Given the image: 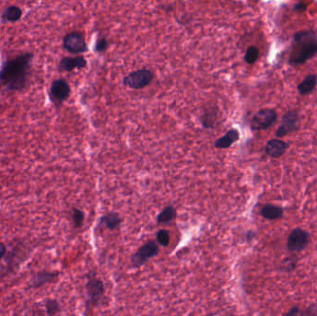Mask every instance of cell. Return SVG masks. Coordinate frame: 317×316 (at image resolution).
Listing matches in <instances>:
<instances>
[{"label":"cell","mask_w":317,"mask_h":316,"mask_svg":"<svg viewBox=\"0 0 317 316\" xmlns=\"http://www.w3.org/2000/svg\"><path fill=\"white\" fill-rule=\"evenodd\" d=\"M34 55L24 53L4 62L0 70V85L8 90H22L28 82Z\"/></svg>","instance_id":"6da1fadb"},{"label":"cell","mask_w":317,"mask_h":316,"mask_svg":"<svg viewBox=\"0 0 317 316\" xmlns=\"http://www.w3.org/2000/svg\"><path fill=\"white\" fill-rule=\"evenodd\" d=\"M317 54V34L311 30L295 33L288 62L291 65L305 63Z\"/></svg>","instance_id":"7a4b0ae2"},{"label":"cell","mask_w":317,"mask_h":316,"mask_svg":"<svg viewBox=\"0 0 317 316\" xmlns=\"http://www.w3.org/2000/svg\"><path fill=\"white\" fill-rule=\"evenodd\" d=\"M153 73L147 69H140L126 75L124 84L132 89H142L151 83Z\"/></svg>","instance_id":"3957f363"},{"label":"cell","mask_w":317,"mask_h":316,"mask_svg":"<svg viewBox=\"0 0 317 316\" xmlns=\"http://www.w3.org/2000/svg\"><path fill=\"white\" fill-rule=\"evenodd\" d=\"M278 120L276 110L272 108H263L259 110L251 120L250 127L252 130H265L275 124Z\"/></svg>","instance_id":"277c9868"},{"label":"cell","mask_w":317,"mask_h":316,"mask_svg":"<svg viewBox=\"0 0 317 316\" xmlns=\"http://www.w3.org/2000/svg\"><path fill=\"white\" fill-rule=\"evenodd\" d=\"M309 234L302 228H296L290 233L286 247L290 252H300L309 244Z\"/></svg>","instance_id":"5b68a950"},{"label":"cell","mask_w":317,"mask_h":316,"mask_svg":"<svg viewBox=\"0 0 317 316\" xmlns=\"http://www.w3.org/2000/svg\"><path fill=\"white\" fill-rule=\"evenodd\" d=\"M158 253H159V247L157 243L154 241H148L147 244L143 245L135 254L133 255L131 259L132 264L135 267H140L143 264H145L149 259L158 255Z\"/></svg>","instance_id":"8992f818"},{"label":"cell","mask_w":317,"mask_h":316,"mask_svg":"<svg viewBox=\"0 0 317 316\" xmlns=\"http://www.w3.org/2000/svg\"><path fill=\"white\" fill-rule=\"evenodd\" d=\"M86 292L88 296V301L92 306L99 305L104 296V285L101 279L96 278L93 274H91L88 278Z\"/></svg>","instance_id":"52a82bcc"},{"label":"cell","mask_w":317,"mask_h":316,"mask_svg":"<svg viewBox=\"0 0 317 316\" xmlns=\"http://www.w3.org/2000/svg\"><path fill=\"white\" fill-rule=\"evenodd\" d=\"M63 47L70 53H84L87 51V45L84 36L77 32H72L63 38Z\"/></svg>","instance_id":"ba28073f"},{"label":"cell","mask_w":317,"mask_h":316,"mask_svg":"<svg viewBox=\"0 0 317 316\" xmlns=\"http://www.w3.org/2000/svg\"><path fill=\"white\" fill-rule=\"evenodd\" d=\"M299 124H300V119H299L298 112L295 110L288 111L283 116L282 122L279 125L276 135L279 138H283L286 135L296 131L299 128Z\"/></svg>","instance_id":"9c48e42d"},{"label":"cell","mask_w":317,"mask_h":316,"mask_svg":"<svg viewBox=\"0 0 317 316\" xmlns=\"http://www.w3.org/2000/svg\"><path fill=\"white\" fill-rule=\"evenodd\" d=\"M70 95V86L68 83L63 80H56L50 87V99L55 103H61L65 101Z\"/></svg>","instance_id":"30bf717a"},{"label":"cell","mask_w":317,"mask_h":316,"mask_svg":"<svg viewBox=\"0 0 317 316\" xmlns=\"http://www.w3.org/2000/svg\"><path fill=\"white\" fill-rule=\"evenodd\" d=\"M288 148V144L283 140L278 139H271L265 147L266 154L272 158H279L286 153Z\"/></svg>","instance_id":"8fae6325"},{"label":"cell","mask_w":317,"mask_h":316,"mask_svg":"<svg viewBox=\"0 0 317 316\" xmlns=\"http://www.w3.org/2000/svg\"><path fill=\"white\" fill-rule=\"evenodd\" d=\"M85 66H86V60L83 56H78L75 58L64 57L60 62V69L66 71H71L75 68L81 69Z\"/></svg>","instance_id":"7c38bea8"},{"label":"cell","mask_w":317,"mask_h":316,"mask_svg":"<svg viewBox=\"0 0 317 316\" xmlns=\"http://www.w3.org/2000/svg\"><path fill=\"white\" fill-rule=\"evenodd\" d=\"M58 273L54 272H47V271H41L37 273L34 278H32L31 285L32 287H40L42 285H46L51 280L57 278Z\"/></svg>","instance_id":"4fadbf2b"},{"label":"cell","mask_w":317,"mask_h":316,"mask_svg":"<svg viewBox=\"0 0 317 316\" xmlns=\"http://www.w3.org/2000/svg\"><path fill=\"white\" fill-rule=\"evenodd\" d=\"M240 133L236 129H231L227 132L222 138L215 141V147L218 148H227L239 140Z\"/></svg>","instance_id":"5bb4252c"},{"label":"cell","mask_w":317,"mask_h":316,"mask_svg":"<svg viewBox=\"0 0 317 316\" xmlns=\"http://www.w3.org/2000/svg\"><path fill=\"white\" fill-rule=\"evenodd\" d=\"M283 213H284L283 208L274 204H266L261 209V215L267 220L280 219L283 216Z\"/></svg>","instance_id":"9a60e30c"},{"label":"cell","mask_w":317,"mask_h":316,"mask_svg":"<svg viewBox=\"0 0 317 316\" xmlns=\"http://www.w3.org/2000/svg\"><path fill=\"white\" fill-rule=\"evenodd\" d=\"M317 85V74H309L302 80V83L298 85V90L302 96L308 95L313 92Z\"/></svg>","instance_id":"2e32d148"},{"label":"cell","mask_w":317,"mask_h":316,"mask_svg":"<svg viewBox=\"0 0 317 316\" xmlns=\"http://www.w3.org/2000/svg\"><path fill=\"white\" fill-rule=\"evenodd\" d=\"M122 223V219L116 212H110L107 215L101 217V224H104L108 229H116Z\"/></svg>","instance_id":"e0dca14e"},{"label":"cell","mask_w":317,"mask_h":316,"mask_svg":"<svg viewBox=\"0 0 317 316\" xmlns=\"http://www.w3.org/2000/svg\"><path fill=\"white\" fill-rule=\"evenodd\" d=\"M176 217V209L174 206L169 205L163 209L162 212L158 216L157 221L159 224H165L175 220Z\"/></svg>","instance_id":"ac0fdd59"},{"label":"cell","mask_w":317,"mask_h":316,"mask_svg":"<svg viewBox=\"0 0 317 316\" xmlns=\"http://www.w3.org/2000/svg\"><path fill=\"white\" fill-rule=\"evenodd\" d=\"M22 9L15 6H10L5 9L2 14V18L5 22H17L22 17Z\"/></svg>","instance_id":"d6986e66"},{"label":"cell","mask_w":317,"mask_h":316,"mask_svg":"<svg viewBox=\"0 0 317 316\" xmlns=\"http://www.w3.org/2000/svg\"><path fill=\"white\" fill-rule=\"evenodd\" d=\"M259 58V49L256 46H249L245 53L244 60L248 64H253Z\"/></svg>","instance_id":"ffe728a7"},{"label":"cell","mask_w":317,"mask_h":316,"mask_svg":"<svg viewBox=\"0 0 317 316\" xmlns=\"http://www.w3.org/2000/svg\"><path fill=\"white\" fill-rule=\"evenodd\" d=\"M157 242L163 247H167L170 242V235L169 232L165 229L158 232L157 234Z\"/></svg>","instance_id":"44dd1931"},{"label":"cell","mask_w":317,"mask_h":316,"mask_svg":"<svg viewBox=\"0 0 317 316\" xmlns=\"http://www.w3.org/2000/svg\"><path fill=\"white\" fill-rule=\"evenodd\" d=\"M84 219H85V214L84 212L79 210V209H73V213H72V220H73V224L75 227H81L82 224L84 223Z\"/></svg>","instance_id":"7402d4cb"},{"label":"cell","mask_w":317,"mask_h":316,"mask_svg":"<svg viewBox=\"0 0 317 316\" xmlns=\"http://www.w3.org/2000/svg\"><path fill=\"white\" fill-rule=\"evenodd\" d=\"M46 309L48 315H56L61 310V306L56 300H47L46 301Z\"/></svg>","instance_id":"603a6c76"},{"label":"cell","mask_w":317,"mask_h":316,"mask_svg":"<svg viewBox=\"0 0 317 316\" xmlns=\"http://www.w3.org/2000/svg\"><path fill=\"white\" fill-rule=\"evenodd\" d=\"M296 263L297 261L294 258H286V260H284V262H282V268L286 271L294 270L296 267Z\"/></svg>","instance_id":"cb8c5ba5"},{"label":"cell","mask_w":317,"mask_h":316,"mask_svg":"<svg viewBox=\"0 0 317 316\" xmlns=\"http://www.w3.org/2000/svg\"><path fill=\"white\" fill-rule=\"evenodd\" d=\"M107 47H108V41H107V39L101 38L98 40V42H97V44H96V50H97L98 52L104 51Z\"/></svg>","instance_id":"d4e9b609"},{"label":"cell","mask_w":317,"mask_h":316,"mask_svg":"<svg viewBox=\"0 0 317 316\" xmlns=\"http://www.w3.org/2000/svg\"><path fill=\"white\" fill-rule=\"evenodd\" d=\"M7 251V247L5 246L4 243H0V261L2 260V258L6 254Z\"/></svg>","instance_id":"484cf974"},{"label":"cell","mask_w":317,"mask_h":316,"mask_svg":"<svg viewBox=\"0 0 317 316\" xmlns=\"http://www.w3.org/2000/svg\"><path fill=\"white\" fill-rule=\"evenodd\" d=\"M299 314V308L298 307H294L291 309L288 313H286V316H296Z\"/></svg>","instance_id":"4316f807"},{"label":"cell","mask_w":317,"mask_h":316,"mask_svg":"<svg viewBox=\"0 0 317 316\" xmlns=\"http://www.w3.org/2000/svg\"><path fill=\"white\" fill-rule=\"evenodd\" d=\"M306 5L305 4H303L302 2H301V3H299V4H297V5H295V7H294V8L296 9V10H304V9H306Z\"/></svg>","instance_id":"83f0119b"}]
</instances>
